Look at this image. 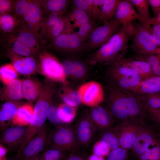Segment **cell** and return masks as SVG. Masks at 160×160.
Returning <instances> with one entry per match:
<instances>
[{
	"instance_id": "6da1fadb",
	"label": "cell",
	"mask_w": 160,
	"mask_h": 160,
	"mask_svg": "<svg viewBox=\"0 0 160 160\" xmlns=\"http://www.w3.org/2000/svg\"><path fill=\"white\" fill-rule=\"evenodd\" d=\"M135 30L133 22L126 26H123L119 31L89 55L87 62L92 65H105L125 57L128 52L129 42L133 37Z\"/></svg>"
},
{
	"instance_id": "7a4b0ae2",
	"label": "cell",
	"mask_w": 160,
	"mask_h": 160,
	"mask_svg": "<svg viewBox=\"0 0 160 160\" xmlns=\"http://www.w3.org/2000/svg\"><path fill=\"white\" fill-rule=\"evenodd\" d=\"M104 100L113 116L120 120L140 118L148 114L137 95L130 90L106 89Z\"/></svg>"
},
{
	"instance_id": "3957f363",
	"label": "cell",
	"mask_w": 160,
	"mask_h": 160,
	"mask_svg": "<svg viewBox=\"0 0 160 160\" xmlns=\"http://www.w3.org/2000/svg\"><path fill=\"white\" fill-rule=\"evenodd\" d=\"M105 65L107 66L105 74L106 89L131 91L144 80L118 61Z\"/></svg>"
},
{
	"instance_id": "277c9868",
	"label": "cell",
	"mask_w": 160,
	"mask_h": 160,
	"mask_svg": "<svg viewBox=\"0 0 160 160\" xmlns=\"http://www.w3.org/2000/svg\"><path fill=\"white\" fill-rule=\"evenodd\" d=\"M47 144L71 153L77 152L81 147L77 139L74 127L69 124L55 127L48 135Z\"/></svg>"
},
{
	"instance_id": "5b68a950",
	"label": "cell",
	"mask_w": 160,
	"mask_h": 160,
	"mask_svg": "<svg viewBox=\"0 0 160 160\" xmlns=\"http://www.w3.org/2000/svg\"><path fill=\"white\" fill-rule=\"evenodd\" d=\"M135 34L132 42L129 46L131 51L141 54L160 52V49L153 36L151 26L139 22L135 23Z\"/></svg>"
},
{
	"instance_id": "8992f818",
	"label": "cell",
	"mask_w": 160,
	"mask_h": 160,
	"mask_svg": "<svg viewBox=\"0 0 160 160\" xmlns=\"http://www.w3.org/2000/svg\"><path fill=\"white\" fill-rule=\"evenodd\" d=\"M46 49H43L38 55L41 72L49 80L67 85L68 82L61 62Z\"/></svg>"
},
{
	"instance_id": "52a82bcc",
	"label": "cell",
	"mask_w": 160,
	"mask_h": 160,
	"mask_svg": "<svg viewBox=\"0 0 160 160\" xmlns=\"http://www.w3.org/2000/svg\"><path fill=\"white\" fill-rule=\"evenodd\" d=\"M47 48L63 53L74 54L86 50L85 43L67 26L64 32L48 45Z\"/></svg>"
},
{
	"instance_id": "ba28073f",
	"label": "cell",
	"mask_w": 160,
	"mask_h": 160,
	"mask_svg": "<svg viewBox=\"0 0 160 160\" xmlns=\"http://www.w3.org/2000/svg\"><path fill=\"white\" fill-rule=\"evenodd\" d=\"M65 14L55 13L46 17L39 31L48 45L65 30L67 26Z\"/></svg>"
},
{
	"instance_id": "9c48e42d",
	"label": "cell",
	"mask_w": 160,
	"mask_h": 160,
	"mask_svg": "<svg viewBox=\"0 0 160 160\" xmlns=\"http://www.w3.org/2000/svg\"><path fill=\"white\" fill-rule=\"evenodd\" d=\"M122 27L121 24L112 19L101 25L96 27L85 42L86 50H92L99 48Z\"/></svg>"
},
{
	"instance_id": "30bf717a",
	"label": "cell",
	"mask_w": 160,
	"mask_h": 160,
	"mask_svg": "<svg viewBox=\"0 0 160 160\" xmlns=\"http://www.w3.org/2000/svg\"><path fill=\"white\" fill-rule=\"evenodd\" d=\"M47 128L45 124L25 147L15 155L18 160H31L41 154L47 144Z\"/></svg>"
},
{
	"instance_id": "8fae6325",
	"label": "cell",
	"mask_w": 160,
	"mask_h": 160,
	"mask_svg": "<svg viewBox=\"0 0 160 160\" xmlns=\"http://www.w3.org/2000/svg\"><path fill=\"white\" fill-rule=\"evenodd\" d=\"M78 91L81 103L91 108L99 106L104 101L105 92L103 87L96 81H91L81 85Z\"/></svg>"
},
{
	"instance_id": "7c38bea8",
	"label": "cell",
	"mask_w": 160,
	"mask_h": 160,
	"mask_svg": "<svg viewBox=\"0 0 160 160\" xmlns=\"http://www.w3.org/2000/svg\"><path fill=\"white\" fill-rule=\"evenodd\" d=\"M9 35L37 55L42 50L47 48L48 44L39 33L31 31L20 25Z\"/></svg>"
},
{
	"instance_id": "4fadbf2b",
	"label": "cell",
	"mask_w": 160,
	"mask_h": 160,
	"mask_svg": "<svg viewBox=\"0 0 160 160\" xmlns=\"http://www.w3.org/2000/svg\"><path fill=\"white\" fill-rule=\"evenodd\" d=\"M45 18L41 9L40 0H31L20 25L31 31L39 33Z\"/></svg>"
},
{
	"instance_id": "5bb4252c",
	"label": "cell",
	"mask_w": 160,
	"mask_h": 160,
	"mask_svg": "<svg viewBox=\"0 0 160 160\" xmlns=\"http://www.w3.org/2000/svg\"><path fill=\"white\" fill-rule=\"evenodd\" d=\"M27 126H11L3 130L0 139V143L8 152L17 150L22 145Z\"/></svg>"
},
{
	"instance_id": "9a60e30c",
	"label": "cell",
	"mask_w": 160,
	"mask_h": 160,
	"mask_svg": "<svg viewBox=\"0 0 160 160\" xmlns=\"http://www.w3.org/2000/svg\"><path fill=\"white\" fill-rule=\"evenodd\" d=\"M74 129L77 139L81 147L88 146L96 130L87 112L82 114L79 119Z\"/></svg>"
},
{
	"instance_id": "2e32d148",
	"label": "cell",
	"mask_w": 160,
	"mask_h": 160,
	"mask_svg": "<svg viewBox=\"0 0 160 160\" xmlns=\"http://www.w3.org/2000/svg\"><path fill=\"white\" fill-rule=\"evenodd\" d=\"M5 56L10 60L18 73L23 75L32 74L36 70L38 64L33 57H24L9 50L3 49Z\"/></svg>"
},
{
	"instance_id": "e0dca14e",
	"label": "cell",
	"mask_w": 160,
	"mask_h": 160,
	"mask_svg": "<svg viewBox=\"0 0 160 160\" xmlns=\"http://www.w3.org/2000/svg\"><path fill=\"white\" fill-rule=\"evenodd\" d=\"M87 112L96 130L107 129L113 123V116L108 109L99 105L91 108Z\"/></svg>"
},
{
	"instance_id": "ac0fdd59",
	"label": "cell",
	"mask_w": 160,
	"mask_h": 160,
	"mask_svg": "<svg viewBox=\"0 0 160 160\" xmlns=\"http://www.w3.org/2000/svg\"><path fill=\"white\" fill-rule=\"evenodd\" d=\"M113 19L123 26H126L140 18L130 0H121Z\"/></svg>"
},
{
	"instance_id": "d6986e66",
	"label": "cell",
	"mask_w": 160,
	"mask_h": 160,
	"mask_svg": "<svg viewBox=\"0 0 160 160\" xmlns=\"http://www.w3.org/2000/svg\"><path fill=\"white\" fill-rule=\"evenodd\" d=\"M0 38L1 47L3 49L11 50L22 56L35 57L37 55L10 35L1 36Z\"/></svg>"
},
{
	"instance_id": "ffe728a7",
	"label": "cell",
	"mask_w": 160,
	"mask_h": 160,
	"mask_svg": "<svg viewBox=\"0 0 160 160\" xmlns=\"http://www.w3.org/2000/svg\"><path fill=\"white\" fill-rule=\"evenodd\" d=\"M118 61L123 65L138 73L144 79L156 76L150 66L144 61L131 57H125Z\"/></svg>"
},
{
	"instance_id": "44dd1931",
	"label": "cell",
	"mask_w": 160,
	"mask_h": 160,
	"mask_svg": "<svg viewBox=\"0 0 160 160\" xmlns=\"http://www.w3.org/2000/svg\"><path fill=\"white\" fill-rule=\"evenodd\" d=\"M23 104L19 101H7L2 105L0 111L1 130L9 127L19 107Z\"/></svg>"
},
{
	"instance_id": "7402d4cb",
	"label": "cell",
	"mask_w": 160,
	"mask_h": 160,
	"mask_svg": "<svg viewBox=\"0 0 160 160\" xmlns=\"http://www.w3.org/2000/svg\"><path fill=\"white\" fill-rule=\"evenodd\" d=\"M66 18L67 25L73 32L77 28V31L81 26L94 20L86 12L74 7L66 15Z\"/></svg>"
},
{
	"instance_id": "603a6c76",
	"label": "cell",
	"mask_w": 160,
	"mask_h": 160,
	"mask_svg": "<svg viewBox=\"0 0 160 160\" xmlns=\"http://www.w3.org/2000/svg\"><path fill=\"white\" fill-rule=\"evenodd\" d=\"M43 87L34 80L29 79L22 80V88L23 98L32 103L37 100Z\"/></svg>"
},
{
	"instance_id": "cb8c5ba5",
	"label": "cell",
	"mask_w": 160,
	"mask_h": 160,
	"mask_svg": "<svg viewBox=\"0 0 160 160\" xmlns=\"http://www.w3.org/2000/svg\"><path fill=\"white\" fill-rule=\"evenodd\" d=\"M22 81V80L17 79L5 86L1 93V99L7 101H19L23 98Z\"/></svg>"
},
{
	"instance_id": "d4e9b609",
	"label": "cell",
	"mask_w": 160,
	"mask_h": 160,
	"mask_svg": "<svg viewBox=\"0 0 160 160\" xmlns=\"http://www.w3.org/2000/svg\"><path fill=\"white\" fill-rule=\"evenodd\" d=\"M33 111L32 103L23 104L18 108L13 118L11 126H27L32 120Z\"/></svg>"
},
{
	"instance_id": "484cf974",
	"label": "cell",
	"mask_w": 160,
	"mask_h": 160,
	"mask_svg": "<svg viewBox=\"0 0 160 160\" xmlns=\"http://www.w3.org/2000/svg\"><path fill=\"white\" fill-rule=\"evenodd\" d=\"M71 2L68 0H40L41 9L45 17L53 13L66 14Z\"/></svg>"
},
{
	"instance_id": "4316f807",
	"label": "cell",
	"mask_w": 160,
	"mask_h": 160,
	"mask_svg": "<svg viewBox=\"0 0 160 160\" xmlns=\"http://www.w3.org/2000/svg\"><path fill=\"white\" fill-rule=\"evenodd\" d=\"M131 91L137 95L160 92V76L144 79Z\"/></svg>"
},
{
	"instance_id": "83f0119b",
	"label": "cell",
	"mask_w": 160,
	"mask_h": 160,
	"mask_svg": "<svg viewBox=\"0 0 160 160\" xmlns=\"http://www.w3.org/2000/svg\"><path fill=\"white\" fill-rule=\"evenodd\" d=\"M121 0H105L98 18V22L103 24L113 19Z\"/></svg>"
},
{
	"instance_id": "f1b7e54d",
	"label": "cell",
	"mask_w": 160,
	"mask_h": 160,
	"mask_svg": "<svg viewBox=\"0 0 160 160\" xmlns=\"http://www.w3.org/2000/svg\"><path fill=\"white\" fill-rule=\"evenodd\" d=\"M20 21L10 14L0 15L1 36L11 34L20 25Z\"/></svg>"
},
{
	"instance_id": "f546056e",
	"label": "cell",
	"mask_w": 160,
	"mask_h": 160,
	"mask_svg": "<svg viewBox=\"0 0 160 160\" xmlns=\"http://www.w3.org/2000/svg\"><path fill=\"white\" fill-rule=\"evenodd\" d=\"M131 57L147 63L156 76H160V52L157 54H133Z\"/></svg>"
},
{
	"instance_id": "4dcf8cb0",
	"label": "cell",
	"mask_w": 160,
	"mask_h": 160,
	"mask_svg": "<svg viewBox=\"0 0 160 160\" xmlns=\"http://www.w3.org/2000/svg\"><path fill=\"white\" fill-rule=\"evenodd\" d=\"M59 94L63 103L70 106L76 107L81 103L78 91L65 86L60 90Z\"/></svg>"
},
{
	"instance_id": "1f68e13d",
	"label": "cell",
	"mask_w": 160,
	"mask_h": 160,
	"mask_svg": "<svg viewBox=\"0 0 160 160\" xmlns=\"http://www.w3.org/2000/svg\"><path fill=\"white\" fill-rule=\"evenodd\" d=\"M57 107L58 116L62 123L67 124L71 123L76 115V107L63 103L60 104Z\"/></svg>"
},
{
	"instance_id": "d6a6232c",
	"label": "cell",
	"mask_w": 160,
	"mask_h": 160,
	"mask_svg": "<svg viewBox=\"0 0 160 160\" xmlns=\"http://www.w3.org/2000/svg\"><path fill=\"white\" fill-rule=\"evenodd\" d=\"M18 73L12 63L1 66L0 68V79L5 86L17 79Z\"/></svg>"
},
{
	"instance_id": "836d02e7",
	"label": "cell",
	"mask_w": 160,
	"mask_h": 160,
	"mask_svg": "<svg viewBox=\"0 0 160 160\" xmlns=\"http://www.w3.org/2000/svg\"><path fill=\"white\" fill-rule=\"evenodd\" d=\"M135 7L137 12L140 18L139 21L145 22L151 18L149 9L148 0H130Z\"/></svg>"
},
{
	"instance_id": "e575fe53",
	"label": "cell",
	"mask_w": 160,
	"mask_h": 160,
	"mask_svg": "<svg viewBox=\"0 0 160 160\" xmlns=\"http://www.w3.org/2000/svg\"><path fill=\"white\" fill-rule=\"evenodd\" d=\"M68 152L49 146L40 154L41 160H54L66 159L69 154Z\"/></svg>"
},
{
	"instance_id": "d590c367",
	"label": "cell",
	"mask_w": 160,
	"mask_h": 160,
	"mask_svg": "<svg viewBox=\"0 0 160 160\" xmlns=\"http://www.w3.org/2000/svg\"><path fill=\"white\" fill-rule=\"evenodd\" d=\"M153 141L152 136L150 134L143 133L136 138L133 147L137 153L140 155L148 148Z\"/></svg>"
},
{
	"instance_id": "8d00e7d4",
	"label": "cell",
	"mask_w": 160,
	"mask_h": 160,
	"mask_svg": "<svg viewBox=\"0 0 160 160\" xmlns=\"http://www.w3.org/2000/svg\"><path fill=\"white\" fill-rule=\"evenodd\" d=\"M137 95L145 108L153 109H160V92Z\"/></svg>"
},
{
	"instance_id": "74e56055",
	"label": "cell",
	"mask_w": 160,
	"mask_h": 160,
	"mask_svg": "<svg viewBox=\"0 0 160 160\" xmlns=\"http://www.w3.org/2000/svg\"><path fill=\"white\" fill-rule=\"evenodd\" d=\"M99 140L105 143L110 150H113L119 148V140L115 133L111 130L106 131L100 135Z\"/></svg>"
},
{
	"instance_id": "f35d334b",
	"label": "cell",
	"mask_w": 160,
	"mask_h": 160,
	"mask_svg": "<svg viewBox=\"0 0 160 160\" xmlns=\"http://www.w3.org/2000/svg\"><path fill=\"white\" fill-rule=\"evenodd\" d=\"M73 73L72 77L76 79H80L84 77L87 72V65L84 62L81 60L72 59Z\"/></svg>"
},
{
	"instance_id": "ab89813d",
	"label": "cell",
	"mask_w": 160,
	"mask_h": 160,
	"mask_svg": "<svg viewBox=\"0 0 160 160\" xmlns=\"http://www.w3.org/2000/svg\"><path fill=\"white\" fill-rule=\"evenodd\" d=\"M31 0H15L12 15L20 21Z\"/></svg>"
},
{
	"instance_id": "60d3db41",
	"label": "cell",
	"mask_w": 160,
	"mask_h": 160,
	"mask_svg": "<svg viewBox=\"0 0 160 160\" xmlns=\"http://www.w3.org/2000/svg\"><path fill=\"white\" fill-rule=\"evenodd\" d=\"M140 160H160V143L148 148L140 155Z\"/></svg>"
},
{
	"instance_id": "b9f144b4",
	"label": "cell",
	"mask_w": 160,
	"mask_h": 160,
	"mask_svg": "<svg viewBox=\"0 0 160 160\" xmlns=\"http://www.w3.org/2000/svg\"><path fill=\"white\" fill-rule=\"evenodd\" d=\"M92 0H73L71 2L73 7L86 12L92 18Z\"/></svg>"
},
{
	"instance_id": "7bdbcfd3",
	"label": "cell",
	"mask_w": 160,
	"mask_h": 160,
	"mask_svg": "<svg viewBox=\"0 0 160 160\" xmlns=\"http://www.w3.org/2000/svg\"><path fill=\"white\" fill-rule=\"evenodd\" d=\"M136 138L135 134L132 132H125L119 139V144L124 148H129L133 145Z\"/></svg>"
},
{
	"instance_id": "ee69618b",
	"label": "cell",
	"mask_w": 160,
	"mask_h": 160,
	"mask_svg": "<svg viewBox=\"0 0 160 160\" xmlns=\"http://www.w3.org/2000/svg\"><path fill=\"white\" fill-rule=\"evenodd\" d=\"M47 119L55 127L63 124L59 119L58 114V107L52 104L47 113Z\"/></svg>"
},
{
	"instance_id": "f6af8a7d",
	"label": "cell",
	"mask_w": 160,
	"mask_h": 160,
	"mask_svg": "<svg viewBox=\"0 0 160 160\" xmlns=\"http://www.w3.org/2000/svg\"><path fill=\"white\" fill-rule=\"evenodd\" d=\"M110 150L105 143L100 140L95 143L92 147L93 154L103 157L107 156Z\"/></svg>"
},
{
	"instance_id": "bcb514c9",
	"label": "cell",
	"mask_w": 160,
	"mask_h": 160,
	"mask_svg": "<svg viewBox=\"0 0 160 160\" xmlns=\"http://www.w3.org/2000/svg\"><path fill=\"white\" fill-rule=\"evenodd\" d=\"M145 23L151 26L153 37L160 49V23L156 21L153 17Z\"/></svg>"
},
{
	"instance_id": "7dc6e473",
	"label": "cell",
	"mask_w": 160,
	"mask_h": 160,
	"mask_svg": "<svg viewBox=\"0 0 160 160\" xmlns=\"http://www.w3.org/2000/svg\"><path fill=\"white\" fill-rule=\"evenodd\" d=\"M127 155L125 149L119 148L111 150L107 156L106 160H126Z\"/></svg>"
},
{
	"instance_id": "c3c4849f",
	"label": "cell",
	"mask_w": 160,
	"mask_h": 160,
	"mask_svg": "<svg viewBox=\"0 0 160 160\" xmlns=\"http://www.w3.org/2000/svg\"><path fill=\"white\" fill-rule=\"evenodd\" d=\"M15 0H0V15L10 14L12 15Z\"/></svg>"
},
{
	"instance_id": "681fc988",
	"label": "cell",
	"mask_w": 160,
	"mask_h": 160,
	"mask_svg": "<svg viewBox=\"0 0 160 160\" xmlns=\"http://www.w3.org/2000/svg\"><path fill=\"white\" fill-rule=\"evenodd\" d=\"M105 0H92L91 9L92 17L93 20H97L102 7Z\"/></svg>"
},
{
	"instance_id": "f907efd6",
	"label": "cell",
	"mask_w": 160,
	"mask_h": 160,
	"mask_svg": "<svg viewBox=\"0 0 160 160\" xmlns=\"http://www.w3.org/2000/svg\"><path fill=\"white\" fill-rule=\"evenodd\" d=\"M60 62L66 77H72L73 69L71 58L65 59Z\"/></svg>"
},
{
	"instance_id": "816d5d0a",
	"label": "cell",
	"mask_w": 160,
	"mask_h": 160,
	"mask_svg": "<svg viewBox=\"0 0 160 160\" xmlns=\"http://www.w3.org/2000/svg\"><path fill=\"white\" fill-rule=\"evenodd\" d=\"M152 9L153 17H157L160 12V0H148Z\"/></svg>"
},
{
	"instance_id": "f5cc1de1",
	"label": "cell",
	"mask_w": 160,
	"mask_h": 160,
	"mask_svg": "<svg viewBox=\"0 0 160 160\" xmlns=\"http://www.w3.org/2000/svg\"><path fill=\"white\" fill-rule=\"evenodd\" d=\"M148 114L156 120L160 122V109H153L146 108Z\"/></svg>"
},
{
	"instance_id": "db71d44e",
	"label": "cell",
	"mask_w": 160,
	"mask_h": 160,
	"mask_svg": "<svg viewBox=\"0 0 160 160\" xmlns=\"http://www.w3.org/2000/svg\"><path fill=\"white\" fill-rule=\"evenodd\" d=\"M66 160H87V159L77 152H71L70 153Z\"/></svg>"
},
{
	"instance_id": "11a10c76",
	"label": "cell",
	"mask_w": 160,
	"mask_h": 160,
	"mask_svg": "<svg viewBox=\"0 0 160 160\" xmlns=\"http://www.w3.org/2000/svg\"><path fill=\"white\" fill-rule=\"evenodd\" d=\"M8 152L7 149L3 145L0 143V159L5 158Z\"/></svg>"
},
{
	"instance_id": "9f6ffc18",
	"label": "cell",
	"mask_w": 160,
	"mask_h": 160,
	"mask_svg": "<svg viewBox=\"0 0 160 160\" xmlns=\"http://www.w3.org/2000/svg\"><path fill=\"white\" fill-rule=\"evenodd\" d=\"M87 160H105L103 156H99L94 154L90 155L87 159Z\"/></svg>"
},
{
	"instance_id": "6f0895ef",
	"label": "cell",
	"mask_w": 160,
	"mask_h": 160,
	"mask_svg": "<svg viewBox=\"0 0 160 160\" xmlns=\"http://www.w3.org/2000/svg\"><path fill=\"white\" fill-rule=\"evenodd\" d=\"M0 160H18V159L15 156L11 158H7L6 157L5 158L3 159H0Z\"/></svg>"
},
{
	"instance_id": "680465c9",
	"label": "cell",
	"mask_w": 160,
	"mask_h": 160,
	"mask_svg": "<svg viewBox=\"0 0 160 160\" xmlns=\"http://www.w3.org/2000/svg\"><path fill=\"white\" fill-rule=\"evenodd\" d=\"M155 20L160 23V12L159 13L158 16L157 17H153Z\"/></svg>"
},
{
	"instance_id": "91938a15",
	"label": "cell",
	"mask_w": 160,
	"mask_h": 160,
	"mask_svg": "<svg viewBox=\"0 0 160 160\" xmlns=\"http://www.w3.org/2000/svg\"><path fill=\"white\" fill-rule=\"evenodd\" d=\"M31 160H41L40 156V154L33 158Z\"/></svg>"
}]
</instances>
